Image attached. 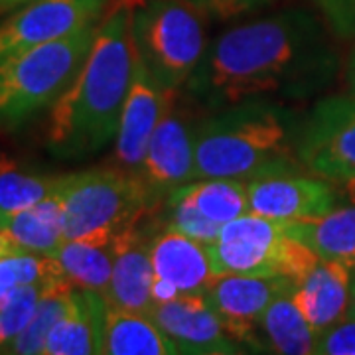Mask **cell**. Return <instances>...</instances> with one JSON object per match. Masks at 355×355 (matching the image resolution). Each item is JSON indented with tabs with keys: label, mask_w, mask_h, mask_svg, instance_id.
Returning a JSON list of instances; mask_svg holds the SVG:
<instances>
[{
	"label": "cell",
	"mask_w": 355,
	"mask_h": 355,
	"mask_svg": "<svg viewBox=\"0 0 355 355\" xmlns=\"http://www.w3.org/2000/svg\"><path fill=\"white\" fill-rule=\"evenodd\" d=\"M336 65L320 22L306 10L288 8L217 36L186 91L209 111L268 97L304 99L330 83Z\"/></svg>",
	"instance_id": "1"
},
{
	"label": "cell",
	"mask_w": 355,
	"mask_h": 355,
	"mask_svg": "<svg viewBox=\"0 0 355 355\" xmlns=\"http://www.w3.org/2000/svg\"><path fill=\"white\" fill-rule=\"evenodd\" d=\"M132 8L109 6L87 60L50 113L48 144L64 160L85 158L116 139L135 76Z\"/></svg>",
	"instance_id": "2"
},
{
	"label": "cell",
	"mask_w": 355,
	"mask_h": 355,
	"mask_svg": "<svg viewBox=\"0 0 355 355\" xmlns=\"http://www.w3.org/2000/svg\"><path fill=\"white\" fill-rule=\"evenodd\" d=\"M291 113L268 101L214 111L196 128V178H254L304 170Z\"/></svg>",
	"instance_id": "3"
},
{
	"label": "cell",
	"mask_w": 355,
	"mask_h": 355,
	"mask_svg": "<svg viewBox=\"0 0 355 355\" xmlns=\"http://www.w3.org/2000/svg\"><path fill=\"white\" fill-rule=\"evenodd\" d=\"M58 198L65 239L109 247L140 227L162 202L140 172L123 166L65 174Z\"/></svg>",
	"instance_id": "4"
},
{
	"label": "cell",
	"mask_w": 355,
	"mask_h": 355,
	"mask_svg": "<svg viewBox=\"0 0 355 355\" xmlns=\"http://www.w3.org/2000/svg\"><path fill=\"white\" fill-rule=\"evenodd\" d=\"M97 24L0 62V130H16L53 107L87 60Z\"/></svg>",
	"instance_id": "5"
},
{
	"label": "cell",
	"mask_w": 355,
	"mask_h": 355,
	"mask_svg": "<svg viewBox=\"0 0 355 355\" xmlns=\"http://www.w3.org/2000/svg\"><path fill=\"white\" fill-rule=\"evenodd\" d=\"M203 14L191 0H146L132 14L137 58L164 91L186 87L202 62Z\"/></svg>",
	"instance_id": "6"
},
{
	"label": "cell",
	"mask_w": 355,
	"mask_h": 355,
	"mask_svg": "<svg viewBox=\"0 0 355 355\" xmlns=\"http://www.w3.org/2000/svg\"><path fill=\"white\" fill-rule=\"evenodd\" d=\"M296 154L306 172L330 182L355 178V97H328L298 125Z\"/></svg>",
	"instance_id": "7"
},
{
	"label": "cell",
	"mask_w": 355,
	"mask_h": 355,
	"mask_svg": "<svg viewBox=\"0 0 355 355\" xmlns=\"http://www.w3.org/2000/svg\"><path fill=\"white\" fill-rule=\"evenodd\" d=\"M109 0H30L0 22V62L95 26Z\"/></svg>",
	"instance_id": "8"
},
{
	"label": "cell",
	"mask_w": 355,
	"mask_h": 355,
	"mask_svg": "<svg viewBox=\"0 0 355 355\" xmlns=\"http://www.w3.org/2000/svg\"><path fill=\"white\" fill-rule=\"evenodd\" d=\"M214 277H288L296 284L316 268L322 261L306 243L286 237L275 243L214 241L207 243Z\"/></svg>",
	"instance_id": "9"
},
{
	"label": "cell",
	"mask_w": 355,
	"mask_h": 355,
	"mask_svg": "<svg viewBox=\"0 0 355 355\" xmlns=\"http://www.w3.org/2000/svg\"><path fill=\"white\" fill-rule=\"evenodd\" d=\"M249 211L277 221H308L330 214L340 202L330 180L300 172L272 174L247 182Z\"/></svg>",
	"instance_id": "10"
},
{
	"label": "cell",
	"mask_w": 355,
	"mask_h": 355,
	"mask_svg": "<svg viewBox=\"0 0 355 355\" xmlns=\"http://www.w3.org/2000/svg\"><path fill=\"white\" fill-rule=\"evenodd\" d=\"M296 288L288 277H216L205 298L227 334L239 343H254L261 318L272 300Z\"/></svg>",
	"instance_id": "11"
},
{
	"label": "cell",
	"mask_w": 355,
	"mask_h": 355,
	"mask_svg": "<svg viewBox=\"0 0 355 355\" xmlns=\"http://www.w3.org/2000/svg\"><path fill=\"white\" fill-rule=\"evenodd\" d=\"M154 324L174 342L180 354L229 355L241 352L214 308L205 292H184L168 302L154 304L148 314Z\"/></svg>",
	"instance_id": "12"
},
{
	"label": "cell",
	"mask_w": 355,
	"mask_h": 355,
	"mask_svg": "<svg viewBox=\"0 0 355 355\" xmlns=\"http://www.w3.org/2000/svg\"><path fill=\"white\" fill-rule=\"evenodd\" d=\"M196 128L172 103L154 130L140 174L160 200L196 178Z\"/></svg>",
	"instance_id": "13"
},
{
	"label": "cell",
	"mask_w": 355,
	"mask_h": 355,
	"mask_svg": "<svg viewBox=\"0 0 355 355\" xmlns=\"http://www.w3.org/2000/svg\"><path fill=\"white\" fill-rule=\"evenodd\" d=\"M174 95L176 93H170L160 87L137 58L130 91L114 139L116 164L132 172H140L154 130L162 121L166 111L170 109V105L174 103Z\"/></svg>",
	"instance_id": "14"
},
{
	"label": "cell",
	"mask_w": 355,
	"mask_h": 355,
	"mask_svg": "<svg viewBox=\"0 0 355 355\" xmlns=\"http://www.w3.org/2000/svg\"><path fill=\"white\" fill-rule=\"evenodd\" d=\"M146 229L137 227L113 243L114 263L105 298L111 308L150 314L154 308V266Z\"/></svg>",
	"instance_id": "15"
},
{
	"label": "cell",
	"mask_w": 355,
	"mask_h": 355,
	"mask_svg": "<svg viewBox=\"0 0 355 355\" xmlns=\"http://www.w3.org/2000/svg\"><path fill=\"white\" fill-rule=\"evenodd\" d=\"M109 302L105 294L73 288L69 306L48 336L44 355L105 354V326Z\"/></svg>",
	"instance_id": "16"
},
{
	"label": "cell",
	"mask_w": 355,
	"mask_h": 355,
	"mask_svg": "<svg viewBox=\"0 0 355 355\" xmlns=\"http://www.w3.org/2000/svg\"><path fill=\"white\" fill-rule=\"evenodd\" d=\"M349 286V268L334 261H320L316 268L296 284L292 298L316 336L345 320Z\"/></svg>",
	"instance_id": "17"
},
{
	"label": "cell",
	"mask_w": 355,
	"mask_h": 355,
	"mask_svg": "<svg viewBox=\"0 0 355 355\" xmlns=\"http://www.w3.org/2000/svg\"><path fill=\"white\" fill-rule=\"evenodd\" d=\"M154 275L184 292H205L214 282L207 243L166 229L150 241Z\"/></svg>",
	"instance_id": "18"
},
{
	"label": "cell",
	"mask_w": 355,
	"mask_h": 355,
	"mask_svg": "<svg viewBox=\"0 0 355 355\" xmlns=\"http://www.w3.org/2000/svg\"><path fill=\"white\" fill-rule=\"evenodd\" d=\"M288 231L322 261H334L355 270V203L334 207L316 219L288 221Z\"/></svg>",
	"instance_id": "19"
},
{
	"label": "cell",
	"mask_w": 355,
	"mask_h": 355,
	"mask_svg": "<svg viewBox=\"0 0 355 355\" xmlns=\"http://www.w3.org/2000/svg\"><path fill=\"white\" fill-rule=\"evenodd\" d=\"M0 231L26 251L50 257L64 243V217L58 191L32 207L4 217Z\"/></svg>",
	"instance_id": "20"
},
{
	"label": "cell",
	"mask_w": 355,
	"mask_h": 355,
	"mask_svg": "<svg viewBox=\"0 0 355 355\" xmlns=\"http://www.w3.org/2000/svg\"><path fill=\"white\" fill-rule=\"evenodd\" d=\"M105 354L174 355L180 352L150 316L109 306L105 326Z\"/></svg>",
	"instance_id": "21"
},
{
	"label": "cell",
	"mask_w": 355,
	"mask_h": 355,
	"mask_svg": "<svg viewBox=\"0 0 355 355\" xmlns=\"http://www.w3.org/2000/svg\"><path fill=\"white\" fill-rule=\"evenodd\" d=\"M170 196L186 200L221 225L249 214L247 180L239 178H202V182L180 186Z\"/></svg>",
	"instance_id": "22"
},
{
	"label": "cell",
	"mask_w": 355,
	"mask_h": 355,
	"mask_svg": "<svg viewBox=\"0 0 355 355\" xmlns=\"http://www.w3.org/2000/svg\"><path fill=\"white\" fill-rule=\"evenodd\" d=\"M292 292L280 294L272 300L261 318V330L265 334L270 352L284 355L314 354L316 334L296 306Z\"/></svg>",
	"instance_id": "23"
},
{
	"label": "cell",
	"mask_w": 355,
	"mask_h": 355,
	"mask_svg": "<svg viewBox=\"0 0 355 355\" xmlns=\"http://www.w3.org/2000/svg\"><path fill=\"white\" fill-rule=\"evenodd\" d=\"M114 254V249L109 245L64 239L50 257L55 259L65 279L76 288H89L105 294L113 272Z\"/></svg>",
	"instance_id": "24"
},
{
	"label": "cell",
	"mask_w": 355,
	"mask_h": 355,
	"mask_svg": "<svg viewBox=\"0 0 355 355\" xmlns=\"http://www.w3.org/2000/svg\"><path fill=\"white\" fill-rule=\"evenodd\" d=\"M64 176H48L28 170L6 156H0V211L10 216L32 207L60 190Z\"/></svg>",
	"instance_id": "25"
},
{
	"label": "cell",
	"mask_w": 355,
	"mask_h": 355,
	"mask_svg": "<svg viewBox=\"0 0 355 355\" xmlns=\"http://www.w3.org/2000/svg\"><path fill=\"white\" fill-rule=\"evenodd\" d=\"M73 284L69 280H60L50 284L36 308V314L30 320V324L26 326L22 334H18L14 338L10 345L6 347L4 354H18V355H40L46 349V342L48 336L53 330V326L60 322V318L64 316L67 306H69V298L73 292Z\"/></svg>",
	"instance_id": "26"
},
{
	"label": "cell",
	"mask_w": 355,
	"mask_h": 355,
	"mask_svg": "<svg viewBox=\"0 0 355 355\" xmlns=\"http://www.w3.org/2000/svg\"><path fill=\"white\" fill-rule=\"evenodd\" d=\"M53 282H60V280H53ZM53 282L22 284V286L12 288L2 298V304H0V354H4L14 338L26 330V326L36 314L42 294Z\"/></svg>",
	"instance_id": "27"
},
{
	"label": "cell",
	"mask_w": 355,
	"mask_h": 355,
	"mask_svg": "<svg viewBox=\"0 0 355 355\" xmlns=\"http://www.w3.org/2000/svg\"><path fill=\"white\" fill-rule=\"evenodd\" d=\"M168 221L166 229L178 231L186 237L198 239L202 243H214L219 235L221 223H217L207 216H203L198 207H193L186 200L178 196H168Z\"/></svg>",
	"instance_id": "28"
},
{
	"label": "cell",
	"mask_w": 355,
	"mask_h": 355,
	"mask_svg": "<svg viewBox=\"0 0 355 355\" xmlns=\"http://www.w3.org/2000/svg\"><path fill=\"white\" fill-rule=\"evenodd\" d=\"M314 354L318 355H355V320L345 318L331 328L316 336Z\"/></svg>",
	"instance_id": "29"
},
{
	"label": "cell",
	"mask_w": 355,
	"mask_h": 355,
	"mask_svg": "<svg viewBox=\"0 0 355 355\" xmlns=\"http://www.w3.org/2000/svg\"><path fill=\"white\" fill-rule=\"evenodd\" d=\"M326 16L331 32L343 40H355V0H314Z\"/></svg>",
	"instance_id": "30"
},
{
	"label": "cell",
	"mask_w": 355,
	"mask_h": 355,
	"mask_svg": "<svg viewBox=\"0 0 355 355\" xmlns=\"http://www.w3.org/2000/svg\"><path fill=\"white\" fill-rule=\"evenodd\" d=\"M203 12L214 14L217 18H233L257 8H263L270 0H191Z\"/></svg>",
	"instance_id": "31"
},
{
	"label": "cell",
	"mask_w": 355,
	"mask_h": 355,
	"mask_svg": "<svg viewBox=\"0 0 355 355\" xmlns=\"http://www.w3.org/2000/svg\"><path fill=\"white\" fill-rule=\"evenodd\" d=\"M180 291H178L176 286L172 284V282H168L164 279H154V286H153V296H154V302L158 304V302H168V300H172V298H176Z\"/></svg>",
	"instance_id": "32"
},
{
	"label": "cell",
	"mask_w": 355,
	"mask_h": 355,
	"mask_svg": "<svg viewBox=\"0 0 355 355\" xmlns=\"http://www.w3.org/2000/svg\"><path fill=\"white\" fill-rule=\"evenodd\" d=\"M336 188H338V193H340V200H342V202L355 203V178L345 180V182H340Z\"/></svg>",
	"instance_id": "33"
},
{
	"label": "cell",
	"mask_w": 355,
	"mask_h": 355,
	"mask_svg": "<svg viewBox=\"0 0 355 355\" xmlns=\"http://www.w3.org/2000/svg\"><path fill=\"white\" fill-rule=\"evenodd\" d=\"M345 318L349 320H355V270L352 275V286H349V302H347V312H345Z\"/></svg>",
	"instance_id": "34"
},
{
	"label": "cell",
	"mask_w": 355,
	"mask_h": 355,
	"mask_svg": "<svg viewBox=\"0 0 355 355\" xmlns=\"http://www.w3.org/2000/svg\"><path fill=\"white\" fill-rule=\"evenodd\" d=\"M146 0H109V6H127V8H132L137 10L139 6H142Z\"/></svg>",
	"instance_id": "35"
},
{
	"label": "cell",
	"mask_w": 355,
	"mask_h": 355,
	"mask_svg": "<svg viewBox=\"0 0 355 355\" xmlns=\"http://www.w3.org/2000/svg\"><path fill=\"white\" fill-rule=\"evenodd\" d=\"M347 81H349V87H352V93L355 95V50L349 58V64H347Z\"/></svg>",
	"instance_id": "36"
},
{
	"label": "cell",
	"mask_w": 355,
	"mask_h": 355,
	"mask_svg": "<svg viewBox=\"0 0 355 355\" xmlns=\"http://www.w3.org/2000/svg\"><path fill=\"white\" fill-rule=\"evenodd\" d=\"M30 0H0V10H10V8H16V6H22Z\"/></svg>",
	"instance_id": "37"
},
{
	"label": "cell",
	"mask_w": 355,
	"mask_h": 355,
	"mask_svg": "<svg viewBox=\"0 0 355 355\" xmlns=\"http://www.w3.org/2000/svg\"><path fill=\"white\" fill-rule=\"evenodd\" d=\"M2 221H4V216H2V211H0V225H2Z\"/></svg>",
	"instance_id": "38"
},
{
	"label": "cell",
	"mask_w": 355,
	"mask_h": 355,
	"mask_svg": "<svg viewBox=\"0 0 355 355\" xmlns=\"http://www.w3.org/2000/svg\"><path fill=\"white\" fill-rule=\"evenodd\" d=\"M0 304H2V298H0Z\"/></svg>",
	"instance_id": "39"
}]
</instances>
